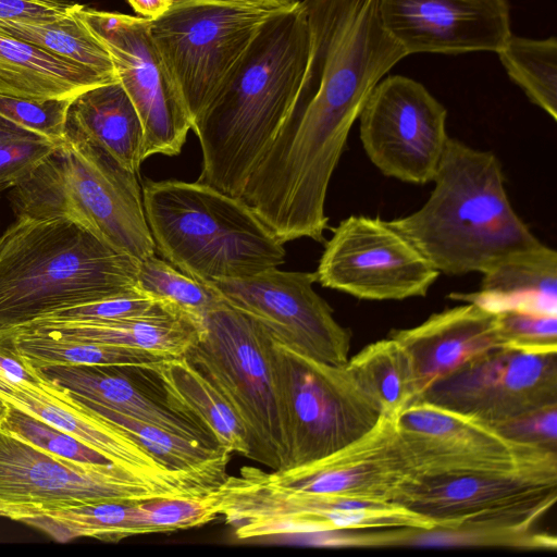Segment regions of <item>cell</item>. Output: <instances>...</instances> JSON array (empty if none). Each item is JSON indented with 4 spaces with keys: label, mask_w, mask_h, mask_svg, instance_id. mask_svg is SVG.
Listing matches in <instances>:
<instances>
[{
    "label": "cell",
    "mask_w": 557,
    "mask_h": 557,
    "mask_svg": "<svg viewBox=\"0 0 557 557\" xmlns=\"http://www.w3.org/2000/svg\"><path fill=\"white\" fill-rule=\"evenodd\" d=\"M310 52L275 152L294 174L332 177L348 134L376 84L406 51L384 29L377 0H301Z\"/></svg>",
    "instance_id": "obj_1"
},
{
    "label": "cell",
    "mask_w": 557,
    "mask_h": 557,
    "mask_svg": "<svg viewBox=\"0 0 557 557\" xmlns=\"http://www.w3.org/2000/svg\"><path fill=\"white\" fill-rule=\"evenodd\" d=\"M309 52L301 1L264 21L213 100L193 121L202 153L198 182L240 197L289 123Z\"/></svg>",
    "instance_id": "obj_2"
},
{
    "label": "cell",
    "mask_w": 557,
    "mask_h": 557,
    "mask_svg": "<svg viewBox=\"0 0 557 557\" xmlns=\"http://www.w3.org/2000/svg\"><path fill=\"white\" fill-rule=\"evenodd\" d=\"M426 202L388 223L441 273H485L544 244L513 210L502 163L449 137Z\"/></svg>",
    "instance_id": "obj_3"
},
{
    "label": "cell",
    "mask_w": 557,
    "mask_h": 557,
    "mask_svg": "<svg viewBox=\"0 0 557 557\" xmlns=\"http://www.w3.org/2000/svg\"><path fill=\"white\" fill-rule=\"evenodd\" d=\"M139 262L69 219L16 216L0 235V331L137 289Z\"/></svg>",
    "instance_id": "obj_4"
},
{
    "label": "cell",
    "mask_w": 557,
    "mask_h": 557,
    "mask_svg": "<svg viewBox=\"0 0 557 557\" xmlns=\"http://www.w3.org/2000/svg\"><path fill=\"white\" fill-rule=\"evenodd\" d=\"M145 216L169 263L202 283L278 268L286 251L239 197L195 182L147 181Z\"/></svg>",
    "instance_id": "obj_5"
},
{
    "label": "cell",
    "mask_w": 557,
    "mask_h": 557,
    "mask_svg": "<svg viewBox=\"0 0 557 557\" xmlns=\"http://www.w3.org/2000/svg\"><path fill=\"white\" fill-rule=\"evenodd\" d=\"M9 199L16 216L65 218L138 261L156 255L138 175L86 139L64 136Z\"/></svg>",
    "instance_id": "obj_6"
},
{
    "label": "cell",
    "mask_w": 557,
    "mask_h": 557,
    "mask_svg": "<svg viewBox=\"0 0 557 557\" xmlns=\"http://www.w3.org/2000/svg\"><path fill=\"white\" fill-rule=\"evenodd\" d=\"M271 368L285 447L281 470L346 447L383 417L380 405L347 363L314 360L273 338Z\"/></svg>",
    "instance_id": "obj_7"
},
{
    "label": "cell",
    "mask_w": 557,
    "mask_h": 557,
    "mask_svg": "<svg viewBox=\"0 0 557 557\" xmlns=\"http://www.w3.org/2000/svg\"><path fill=\"white\" fill-rule=\"evenodd\" d=\"M273 337L257 320L223 299L207 314L197 343L184 355L245 424L249 459L281 470L285 447L273 385Z\"/></svg>",
    "instance_id": "obj_8"
},
{
    "label": "cell",
    "mask_w": 557,
    "mask_h": 557,
    "mask_svg": "<svg viewBox=\"0 0 557 557\" xmlns=\"http://www.w3.org/2000/svg\"><path fill=\"white\" fill-rule=\"evenodd\" d=\"M274 12L218 0H182L149 20L150 34L191 124L213 100L236 61Z\"/></svg>",
    "instance_id": "obj_9"
},
{
    "label": "cell",
    "mask_w": 557,
    "mask_h": 557,
    "mask_svg": "<svg viewBox=\"0 0 557 557\" xmlns=\"http://www.w3.org/2000/svg\"><path fill=\"white\" fill-rule=\"evenodd\" d=\"M221 516L238 540L391 528L430 529L419 515L389 502L293 492L256 478L249 466L218 487Z\"/></svg>",
    "instance_id": "obj_10"
},
{
    "label": "cell",
    "mask_w": 557,
    "mask_h": 557,
    "mask_svg": "<svg viewBox=\"0 0 557 557\" xmlns=\"http://www.w3.org/2000/svg\"><path fill=\"white\" fill-rule=\"evenodd\" d=\"M557 499V466L412 475L394 503L434 527H535Z\"/></svg>",
    "instance_id": "obj_11"
},
{
    "label": "cell",
    "mask_w": 557,
    "mask_h": 557,
    "mask_svg": "<svg viewBox=\"0 0 557 557\" xmlns=\"http://www.w3.org/2000/svg\"><path fill=\"white\" fill-rule=\"evenodd\" d=\"M183 494L115 465L87 467L0 429V517L13 521L81 504Z\"/></svg>",
    "instance_id": "obj_12"
},
{
    "label": "cell",
    "mask_w": 557,
    "mask_h": 557,
    "mask_svg": "<svg viewBox=\"0 0 557 557\" xmlns=\"http://www.w3.org/2000/svg\"><path fill=\"white\" fill-rule=\"evenodd\" d=\"M74 12L109 50L117 78L137 110L144 161L154 154H178L191 117L150 34V21L78 3Z\"/></svg>",
    "instance_id": "obj_13"
},
{
    "label": "cell",
    "mask_w": 557,
    "mask_h": 557,
    "mask_svg": "<svg viewBox=\"0 0 557 557\" xmlns=\"http://www.w3.org/2000/svg\"><path fill=\"white\" fill-rule=\"evenodd\" d=\"M440 274L388 221L366 215L341 221L315 271L322 286L364 300L424 297Z\"/></svg>",
    "instance_id": "obj_14"
},
{
    "label": "cell",
    "mask_w": 557,
    "mask_h": 557,
    "mask_svg": "<svg viewBox=\"0 0 557 557\" xmlns=\"http://www.w3.org/2000/svg\"><path fill=\"white\" fill-rule=\"evenodd\" d=\"M396 425L413 475L557 466L556 449L513 440L488 424L422 400L408 406Z\"/></svg>",
    "instance_id": "obj_15"
},
{
    "label": "cell",
    "mask_w": 557,
    "mask_h": 557,
    "mask_svg": "<svg viewBox=\"0 0 557 557\" xmlns=\"http://www.w3.org/2000/svg\"><path fill=\"white\" fill-rule=\"evenodd\" d=\"M358 119L362 147L382 174L420 185L433 181L449 138L447 110L421 83L384 76Z\"/></svg>",
    "instance_id": "obj_16"
},
{
    "label": "cell",
    "mask_w": 557,
    "mask_h": 557,
    "mask_svg": "<svg viewBox=\"0 0 557 557\" xmlns=\"http://www.w3.org/2000/svg\"><path fill=\"white\" fill-rule=\"evenodd\" d=\"M418 400L496 429L557 407V352L492 350L432 384Z\"/></svg>",
    "instance_id": "obj_17"
},
{
    "label": "cell",
    "mask_w": 557,
    "mask_h": 557,
    "mask_svg": "<svg viewBox=\"0 0 557 557\" xmlns=\"http://www.w3.org/2000/svg\"><path fill=\"white\" fill-rule=\"evenodd\" d=\"M315 272L271 268L257 274L208 282L221 298L262 324L288 348L314 360L345 366L350 331L314 290Z\"/></svg>",
    "instance_id": "obj_18"
},
{
    "label": "cell",
    "mask_w": 557,
    "mask_h": 557,
    "mask_svg": "<svg viewBox=\"0 0 557 557\" xmlns=\"http://www.w3.org/2000/svg\"><path fill=\"white\" fill-rule=\"evenodd\" d=\"M249 469L260 481L293 492L389 503L413 475L399 445L396 419L384 417L359 440L313 462L273 472Z\"/></svg>",
    "instance_id": "obj_19"
},
{
    "label": "cell",
    "mask_w": 557,
    "mask_h": 557,
    "mask_svg": "<svg viewBox=\"0 0 557 557\" xmlns=\"http://www.w3.org/2000/svg\"><path fill=\"white\" fill-rule=\"evenodd\" d=\"M386 33L406 53H497L512 34L508 0H377Z\"/></svg>",
    "instance_id": "obj_20"
},
{
    "label": "cell",
    "mask_w": 557,
    "mask_h": 557,
    "mask_svg": "<svg viewBox=\"0 0 557 557\" xmlns=\"http://www.w3.org/2000/svg\"><path fill=\"white\" fill-rule=\"evenodd\" d=\"M53 384L75 398L157 425L171 433L220 447L190 412L170 400L153 368L132 366H52L39 368Z\"/></svg>",
    "instance_id": "obj_21"
},
{
    "label": "cell",
    "mask_w": 557,
    "mask_h": 557,
    "mask_svg": "<svg viewBox=\"0 0 557 557\" xmlns=\"http://www.w3.org/2000/svg\"><path fill=\"white\" fill-rule=\"evenodd\" d=\"M389 337L400 343L411 358L417 400L432 384L465 363L505 348L497 311L476 302L434 313L417 326L392 331Z\"/></svg>",
    "instance_id": "obj_22"
},
{
    "label": "cell",
    "mask_w": 557,
    "mask_h": 557,
    "mask_svg": "<svg viewBox=\"0 0 557 557\" xmlns=\"http://www.w3.org/2000/svg\"><path fill=\"white\" fill-rule=\"evenodd\" d=\"M64 136L83 138L103 148L123 168L139 175L144 129L120 81L73 97L66 110Z\"/></svg>",
    "instance_id": "obj_23"
},
{
    "label": "cell",
    "mask_w": 557,
    "mask_h": 557,
    "mask_svg": "<svg viewBox=\"0 0 557 557\" xmlns=\"http://www.w3.org/2000/svg\"><path fill=\"white\" fill-rule=\"evenodd\" d=\"M12 329L138 348L173 357L186 355L200 337V330L190 320L169 309L113 321L37 319Z\"/></svg>",
    "instance_id": "obj_24"
},
{
    "label": "cell",
    "mask_w": 557,
    "mask_h": 557,
    "mask_svg": "<svg viewBox=\"0 0 557 557\" xmlns=\"http://www.w3.org/2000/svg\"><path fill=\"white\" fill-rule=\"evenodd\" d=\"M117 82L0 34V95L47 101Z\"/></svg>",
    "instance_id": "obj_25"
},
{
    "label": "cell",
    "mask_w": 557,
    "mask_h": 557,
    "mask_svg": "<svg viewBox=\"0 0 557 557\" xmlns=\"http://www.w3.org/2000/svg\"><path fill=\"white\" fill-rule=\"evenodd\" d=\"M450 297L494 311L520 307L557 313V252L543 245L507 259L483 273L479 292Z\"/></svg>",
    "instance_id": "obj_26"
},
{
    "label": "cell",
    "mask_w": 557,
    "mask_h": 557,
    "mask_svg": "<svg viewBox=\"0 0 557 557\" xmlns=\"http://www.w3.org/2000/svg\"><path fill=\"white\" fill-rule=\"evenodd\" d=\"M153 370L166 397L194 414L220 447L249 458L250 445L245 424L185 356L168 358Z\"/></svg>",
    "instance_id": "obj_27"
},
{
    "label": "cell",
    "mask_w": 557,
    "mask_h": 557,
    "mask_svg": "<svg viewBox=\"0 0 557 557\" xmlns=\"http://www.w3.org/2000/svg\"><path fill=\"white\" fill-rule=\"evenodd\" d=\"M0 348L10 350L36 368L52 366H132L156 368L171 358L165 354L51 334L1 330Z\"/></svg>",
    "instance_id": "obj_28"
},
{
    "label": "cell",
    "mask_w": 557,
    "mask_h": 557,
    "mask_svg": "<svg viewBox=\"0 0 557 557\" xmlns=\"http://www.w3.org/2000/svg\"><path fill=\"white\" fill-rule=\"evenodd\" d=\"M70 396L84 410L109 422L137 441L170 470L226 475V466L232 454L224 448L212 447L201 442L176 435L157 425L127 417L96 404L79 400L71 394Z\"/></svg>",
    "instance_id": "obj_29"
},
{
    "label": "cell",
    "mask_w": 557,
    "mask_h": 557,
    "mask_svg": "<svg viewBox=\"0 0 557 557\" xmlns=\"http://www.w3.org/2000/svg\"><path fill=\"white\" fill-rule=\"evenodd\" d=\"M139 500H108L75 505L21 519L58 543L79 537L120 541L147 534L138 508Z\"/></svg>",
    "instance_id": "obj_30"
},
{
    "label": "cell",
    "mask_w": 557,
    "mask_h": 557,
    "mask_svg": "<svg viewBox=\"0 0 557 557\" xmlns=\"http://www.w3.org/2000/svg\"><path fill=\"white\" fill-rule=\"evenodd\" d=\"M347 366L380 405L384 418L397 419L417 400L411 358L396 339L388 336L366 346Z\"/></svg>",
    "instance_id": "obj_31"
},
{
    "label": "cell",
    "mask_w": 557,
    "mask_h": 557,
    "mask_svg": "<svg viewBox=\"0 0 557 557\" xmlns=\"http://www.w3.org/2000/svg\"><path fill=\"white\" fill-rule=\"evenodd\" d=\"M75 7L69 15L53 22L0 20V34L119 81L109 50L78 18Z\"/></svg>",
    "instance_id": "obj_32"
},
{
    "label": "cell",
    "mask_w": 557,
    "mask_h": 557,
    "mask_svg": "<svg viewBox=\"0 0 557 557\" xmlns=\"http://www.w3.org/2000/svg\"><path fill=\"white\" fill-rule=\"evenodd\" d=\"M509 78L528 99L557 120V38L520 37L511 34L497 52Z\"/></svg>",
    "instance_id": "obj_33"
},
{
    "label": "cell",
    "mask_w": 557,
    "mask_h": 557,
    "mask_svg": "<svg viewBox=\"0 0 557 557\" xmlns=\"http://www.w3.org/2000/svg\"><path fill=\"white\" fill-rule=\"evenodd\" d=\"M389 545L428 547H498L554 550L557 543L554 535L539 531L535 527H433L430 529H394L389 534Z\"/></svg>",
    "instance_id": "obj_34"
},
{
    "label": "cell",
    "mask_w": 557,
    "mask_h": 557,
    "mask_svg": "<svg viewBox=\"0 0 557 557\" xmlns=\"http://www.w3.org/2000/svg\"><path fill=\"white\" fill-rule=\"evenodd\" d=\"M137 287L203 331L207 314L221 296L209 283L199 282L156 255L139 262Z\"/></svg>",
    "instance_id": "obj_35"
},
{
    "label": "cell",
    "mask_w": 557,
    "mask_h": 557,
    "mask_svg": "<svg viewBox=\"0 0 557 557\" xmlns=\"http://www.w3.org/2000/svg\"><path fill=\"white\" fill-rule=\"evenodd\" d=\"M140 520L148 533L200 527L221 516L216 490L201 495L164 496L139 500Z\"/></svg>",
    "instance_id": "obj_36"
},
{
    "label": "cell",
    "mask_w": 557,
    "mask_h": 557,
    "mask_svg": "<svg viewBox=\"0 0 557 557\" xmlns=\"http://www.w3.org/2000/svg\"><path fill=\"white\" fill-rule=\"evenodd\" d=\"M70 101H34L0 95V131L36 134L60 144Z\"/></svg>",
    "instance_id": "obj_37"
},
{
    "label": "cell",
    "mask_w": 557,
    "mask_h": 557,
    "mask_svg": "<svg viewBox=\"0 0 557 557\" xmlns=\"http://www.w3.org/2000/svg\"><path fill=\"white\" fill-rule=\"evenodd\" d=\"M497 327L505 348L557 352V313L504 308L497 311Z\"/></svg>",
    "instance_id": "obj_38"
},
{
    "label": "cell",
    "mask_w": 557,
    "mask_h": 557,
    "mask_svg": "<svg viewBox=\"0 0 557 557\" xmlns=\"http://www.w3.org/2000/svg\"><path fill=\"white\" fill-rule=\"evenodd\" d=\"M58 145L36 134L0 131V197L28 177Z\"/></svg>",
    "instance_id": "obj_39"
},
{
    "label": "cell",
    "mask_w": 557,
    "mask_h": 557,
    "mask_svg": "<svg viewBox=\"0 0 557 557\" xmlns=\"http://www.w3.org/2000/svg\"><path fill=\"white\" fill-rule=\"evenodd\" d=\"M163 309L169 308L137 288L103 300L61 309L38 319L113 321L147 315Z\"/></svg>",
    "instance_id": "obj_40"
},
{
    "label": "cell",
    "mask_w": 557,
    "mask_h": 557,
    "mask_svg": "<svg viewBox=\"0 0 557 557\" xmlns=\"http://www.w3.org/2000/svg\"><path fill=\"white\" fill-rule=\"evenodd\" d=\"M556 413L557 407L545 409L496 429L513 440L556 449Z\"/></svg>",
    "instance_id": "obj_41"
},
{
    "label": "cell",
    "mask_w": 557,
    "mask_h": 557,
    "mask_svg": "<svg viewBox=\"0 0 557 557\" xmlns=\"http://www.w3.org/2000/svg\"><path fill=\"white\" fill-rule=\"evenodd\" d=\"M75 4L54 0H0V20L53 22L69 15Z\"/></svg>",
    "instance_id": "obj_42"
},
{
    "label": "cell",
    "mask_w": 557,
    "mask_h": 557,
    "mask_svg": "<svg viewBox=\"0 0 557 557\" xmlns=\"http://www.w3.org/2000/svg\"><path fill=\"white\" fill-rule=\"evenodd\" d=\"M138 16L152 20L182 0H126Z\"/></svg>",
    "instance_id": "obj_43"
},
{
    "label": "cell",
    "mask_w": 557,
    "mask_h": 557,
    "mask_svg": "<svg viewBox=\"0 0 557 557\" xmlns=\"http://www.w3.org/2000/svg\"><path fill=\"white\" fill-rule=\"evenodd\" d=\"M240 3L263 10L277 11L297 5L301 0H218Z\"/></svg>",
    "instance_id": "obj_44"
},
{
    "label": "cell",
    "mask_w": 557,
    "mask_h": 557,
    "mask_svg": "<svg viewBox=\"0 0 557 557\" xmlns=\"http://www.w3.org/2000/svg\"><path fill=\"white\" fill-rule=\"evenodd\" d=\"M54 1L72 2V0H54Z\"/></svg>",
    "instance_id": "obj_45"
}]
</instances>
